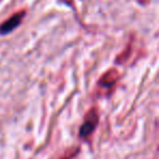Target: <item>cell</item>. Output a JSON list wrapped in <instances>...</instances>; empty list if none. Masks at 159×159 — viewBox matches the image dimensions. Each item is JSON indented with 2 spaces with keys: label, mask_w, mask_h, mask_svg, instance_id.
Instances as JSON below:
<instances>
[{
  "label": "cell",
  "mask_w": 159,
  "mask_h": 159,
  "mask_svg": "<svg viewBox=\"0 0 159 159\" xmlns=\"http://www.w3.org/2000/svg\"><path fill=\"white\" fill-rule=\"evenodd\" d=\"M96 124H97V118L96 116L94 117V119H87L86 121L83 123V125L80 129V136L81 137H87L89 134L93 133V131L95 130Z\"/></svg>",
  "instance_id": "7a4b0ae2"
},
{
  "label": "cell",
  "mask_w": 159,
  "mask_h": 159,
  "mask_svg": "<svg viewBox=\"0 0 159 159\" xmlns=\"http://www.w3.org/2000/svg\"><path fill=\"white\" fill-rule=\"evenodd\" d=\"M24 12H19V13H16L14 16H12L10 19H8L5 23L0 25V34H8L10 32H12L14 29L19 26L22 22V19L24 18Z\"/></svg>",
  "instance_id": "6da1fadb"
}]
</instances>
